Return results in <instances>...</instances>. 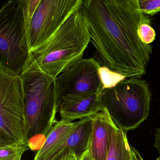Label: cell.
Here are the masks:
<instances>
[{
    "label": "cell",
    "mask_w": 160,
    "mask_h": 160,
    "mask_svg": "<svg viewBox=\"0 0 160 160\" xmlns=\"http://www.w3.org/2000/svg\"><path fill=\"white\" fill-rule=\"evenodd\" d=\"M79 10L101 66L126 79L145 74L152 47L141 42L138 31L151 20L138 0H83Z\"/></svg>",
    "instance_id": "obj_1"
},
{
    "label": "cell",
    "mask_w": 160,
    "mask_h": 160,
    "mask_svg": "<svg viewBox=\"0 0 160 160\" xmlns=\"http://www.w3.org/2000/svg\"><path fill=\"white\" fill-rule=\"evenodd\" d=\"M91 41L87 24L80 10H78L49 40L30 53L23 72H40L56 78L73 62L83 58Z\"/></svg>",
    "instance_id": "obj_2"
},
{
    "label": "cell",
    "mask_w": 160,
    "mask_h": 160,
    "mask_svg": "<svg viewBox=\"0 0 160 160\" xmlns=\"http://www.w3.org/2000/svg\"><path fill=\"white\" fill-rule=\"evenodd\" d=\"M25 93L28 138H46L58 121L60 100L55 78L42 73L24 72L20 75Z\"/></svg>",
    "instance_id": "obj_3"
},
{
    "label": "cell",
    "mask_w": 160,
    "mask_h": 160,
    "mask_svg": "<svg viewBox=\"0 0 160 160\" xmlns=\"http://www.w3.org/2000/svg\"><path fill=\"white\" fill-rule=\"evenodd\" d=\"M150 90L145 80L125 79L102 92V108H106L119 129H136L149 114Z\"/></svg>",
    "instance_id": "obj_4"
},
{
    "label": "cell",
    "mask_w": 160,
    "mask_h": 160,
    "mask_svg": "<svg viewBox=\"0 0 160 160\" xmlns=\"http://www.w3.org/2000/svg\"><path fill=\"white\" fill-rule=\"evenodd\" d=\"M29 56L24 0L3 2L0 10V67L20 75Z\"/></svg>",
    "instance_id": "obj_5"
},
{
    "label": "cell",
    "mask_w": 160,
    "mask_h": 160,
    "mask_svg": "<svg viewBox=\"0 0 160 160\" xmlns=\"http://www.w3.org/2000/svg\"><path fill=\"white\" fill-rule=\"evenodd\" d=\"M29 146L25 93L19 75L0 67V146Z\"/></svg>",
    "instance_id": "obj_6"
},
{
    "label": "cell",
    "mask_w": 160,
    "mask_h": 160,
    "mask_svg": "<svg viewBox=\"0 0 160 160\" xmlns=\"http://www.w3.org/2000/svg\"><path fill=\"white\" fill-rule=\"evenodd\" d=\"M82 2L83 0H41L28 29L30 53L49 40L80 9Z\"/></svg>",
    "instance_id": "obj_7"
},
{
    "label": "cell",
    "mask_w": 160,
    "mask_h": 160,
    "mask_svg": "<svg viewBox=\"0 0 160 160\" xmlns=\"http://www.w3.org/2000/svg\"><path fill=\"white\" fill-rule=\"evenodd\" d=\"M101 67L95 58H82L60 74L55 78V82L60 101L65 96L102 92Z\"/></svg>",
    "instance_id": "obj_8"
},
{
    "label": "cell",
    "mask_w": 160,
    "mask_h": 160,
    "mask_svg": "<svg viewBox=\"0 0 160 160\" xmlns=\"http://www.w3.org/2000/svg\"><path fill=\"white\" fill-rule=\"evenodd\" d=\"M102 109V92H90L62 97L59 113L61 119L72 122L92 117Z\"/></svg>",
    "instance_id": "obj_9"
},
{
    "label": "cell",
    "mask_w": 160,
    "mask_h": 160,
    "mask_svg": "<svg viewBox=\"0 0 160 160\" xmlns=\"http://www.w3.org/2000/svg\"><path fill=\"white\" fill-rule=\"evenodd\" d=\"M92 130L90 154L93 160H106L112 137L118 127L111 119L106 108L92 117Z\"/></svg>",
    "instance_id": "obj_10"
},
{
    "label": "cell",
    "mask_w": 160,
    "mask_h": 160,
    "mask_svg": "<svg viewBox=\"0 0 160 160\" xmlns=\"http://www.w3.org/2000/svg\"><path fill=\"white\" fill-rule=\"evenodd\" d=\"M77 122L61 119L58 121L37 151L34 160H42L55 148L65 141L77 127Z\"/></svg>",
    "instance_id": "obj_11"
},
{
    "label": "cell",
    "mask_w": 160,
    "mask_h": 160,
    "mask_svg": "<svg viewBox=\"0 0 160 160\" xmlns=\"http://www.w3.org/2000/svg\"><path fill=\"white\" fill-rule=\"evenodd\" d=\"M106 160H132L127 132L120 129L115 132Z\"/></svg>",
    "instance_id": "obj_12"
},
{
    "label": "cell",
    "mask_w": 160,
    "mask_h": 160,
    "mask_svg": "<svg viewBox=\"0 0 160 160\" xmlns=\"http://www.w3.org/2000/svg\"><path fill=\"white\" fill-rule=\"evenodd\" d=\"M29 146L15 143L0 146V160H21Z\"/></svg>",
    "instance_id": "obj_13"
},
{
    "label": "cell",
    "mask_w": 160,
    "mask_h": 160,
    "mask_svg": "<svg viewBox=\"0 0 160 160\" xmlns=\"http://www.w3.org/2000/svg\"><path fill=\"white\" fill-rule=\"evenodd\" d=\"M100 74L102 83V92L107 89L112 88L118 82L126 79L123 77L113 72L104 66H101Z\"/></svg>",
    "instance_id": "obj_14"
},
{
    "label": "cell",
    "mask_w": 160,
    "mask_h": 160,
    "mask_svg": "<svg viewBox=\"0 0 160 160\" xmlns=\"http://www.w3.org/2000/svg\"><path fill=\"white\" fill-rule=\"evenodd\" d=\"M138 34L141 42L146 44L150 45L155 40L156 32L150 24H141L138 31Z\"/></svg>",
    "instance_id": "obj_15"
},
{
    "label": "cell",
    "mask_w": 160,
    "mask_h": 160,
    "mask_svg": "<svg viewBox=\"0 0 160 160\" xmlns=\"http://www.w3.org/2000/svg\"><path fill=\"white\" fill-rule=\"evenodd\" d=\"M139 5L141 12L146 15L153 16L160 12V0H139Z\"/></svg>",
    "instance_id": "obj_16"
},
{
    "label": "cell",
    "mask_w": 160,
    "mask_h": 160,
    "mask_svg": "<svg viewBox=\"0 0 160 160\" xmlns=\"http://www.w3.org/2000/svg\"><path fill=\"white\" fill-rule=\"evenodd\" d=\"M154 145L155 148L160 153V128H157L155 131Z\"/></svg>",
    "instance_id": "obj_17"
},
{
    "label": "cell",
    "mask_w": 160,
    "mask_h": 160,
    "mask_svg": "<svg viewBox=\"0 0 160 160\" xmlns=\"http://www.w3.org/2000/svg\"><path fill=\"white\" fill-rule=\"evenodd\" d=\"M131 149L132 154V160H143L138 151L132 147H131Z\"/></svg>",
    "instance_id": "obj_18"
},
{
    "label": "cell",
    "mask_w": 160,
    "mask_h": 160,
    "mask_svg": "<svg viewBox=\"0 0 160 160\" xmlns=\"http://www.w3.org/2000/svg\"><path fill=\"white\" fill-rule=\"evenodd\" d=\"M79 160H93L90 154L89 149L83 154Z\"/></svg>",
    "instance_id": "obj_19"
},
{
    "label": "cell",
    "mask_w": 160,
    "mask_h": 160,
    "mask_svg": "<svg viewBox=\"0 0 160 160\" xmlns=\"http://www.w3.org/2000/svg\"><path fill=\"white\" fill-rule=\"evenodd\" d=\"M62 160H78V159L75 153H72L70 155H67Z\"/></svg>",
    "instance_id": "obj_20"
},
{
    "label": "cell",
    "mask_w": 160,
    "mask_h": 160,
    "mask_svg": "<svg viewBox=\"0 0 160 160\" xmlns=\"http://www.w3.org/2000/svg\"><path fill=\"white\" fill-rule=\"evenodd\" d=\"M156 160H160V156H159V157L156 159Z\"/></svg>",
    "instance_id": "obj_21"
}]
</instances>
